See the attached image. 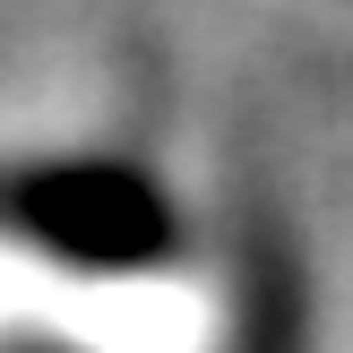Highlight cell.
I'll use <instances>...</instances> for the list:
<instances>
[{"instance_id": "6da1fadb", "label": "cell", "mask_w": 353, "mask_h": 353, "mask_svg": "<svg viewBox=\"0 0 353 353\" xmlns=\"http://www.w3.org/2000/svg\"><path fill=\"white\" fill-rule=\"evenodd\" d=\"M26 216L43 224V241L86 250V259H147L164 241V207L130 172H61V181H34Z\"/></svg>"}]
</instances>
